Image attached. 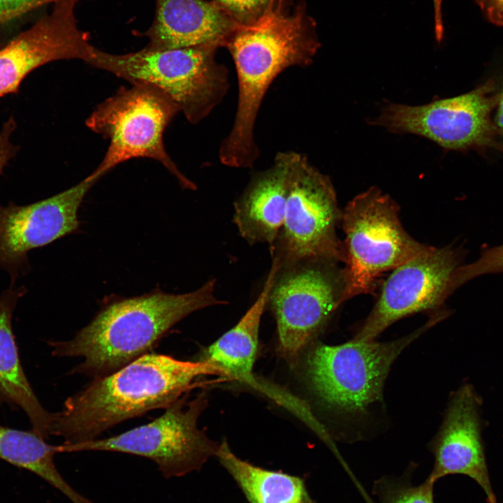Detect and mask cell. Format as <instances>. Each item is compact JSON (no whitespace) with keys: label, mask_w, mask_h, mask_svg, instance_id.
<instances>
[{"label":"cell","mask_w":503,"mask_h":503,"mask_svg":"<svg viewBox=\"0 0 503 503\" xmlns=\"http://www.w3.org/2000/svg\"><path fill=\"white\" fill-rule=\"evenodd\" d=\"M225 377L216 365L147 353L119 370L94 378L52 414L50 435L69 446L90 442L126 420L166 409L195 386L202 376Z\"/></svg>","instance_id":"cell-1"},{"label":"cell","mask_w":503,"mask_h":503,"mask_svg":"<svg viewBox=\"0 0 503 503\" xmlns=\"http://www.w3.org/2000/svg\"><path fill=\"white\" fill-rule=\"evenodd\" d=\"M448 316L440 311L411 333L394 341L351 340L340 345L316 343L306 360L309 386L323 405L344 414L363 413L380 400L391 367L402 351Z\"/></svg>","instance_id":"cell-5"},{"label":"cell","mask_w":503,"mask_h":503,"mask_svg":"<svg viewBox=\"0 0 503 503\" xmlns=\"http://www.w3.org/2000/svg\"><path fill=\"white\" fill-rule=\"evenodd\" d=\"M277 0H212L233 23L249 26L260 20Z\"/></svg>","instance_id":"cell-22"},{"label":"cell","mask_w":503,"mask_h":503,"mask_svg":"<svg viewBox=\"0 0 503 503\" xmlns=\"http://www.w3.org/2000/svg\"><path fill=\"white\" fill-rule=\"evenodd\" d=\"M219 45L207 44L177 49L143 48L113 54L94 48L86 62L130 82L154 86L168 95L188 122L207 117L226 94L228 73L216 61Z\"/></svg>","instance_id":"cell-4"},{"label":"cell","mask_w":503,"mask_h":503,"mask_svg":"<svg viewBox=\"0 0 503 503\" xmlns=\"http://www.w3.org/2000/svg\"><path fill=\"white\" fill-rule=\"evenodd\" d=\"M497 102L495 83L488 80L468 93L423 105H386L373 123L393 133L425 137L449 150L493 145L497 131L490 115Z\"/></svg>","instance_id":"cell-12"},{"label":"cell","mask_w":503,"mask_h":503,"mask_svg":"<svg viewBox=\"0 0 503 503\" xmlns=\"http://www.w3.org/2000/svg\"><path fill=\"white\" fill-rule=\"evenodd\" d=\"M16 126L15 120L10 117L3 123L0 131V175L17 152V146L11 141Z\"/></svg>","instance_id":"cell-25"},{"label":"cell","mask_w":503,"mask_h":503,"mask_svg":"<svg viewBox=\"0 0 503 503\" xmlns=\"http://www.w3.org/2000/svg\"><path fill=\"white\" fill-rule=\"evenodd\" d=\"M503 272V245L488 248L480 256L469 264H463L459 271V277L463 285L471 279L483 275Z\"/></svg>","instance_id":"cell-23"},{"label":"cell","mask_w":503,"mask_h":503,"mask_svg":"<svg viewBox=\"0 0 503 503\" xmlns=\"http://www.w3.org/2000/svg\"><path fill=\"white\" fill-rule=\"evenodd\" d=\"M178 112L173 101L154 86L136 83L119 88L85 121L89 129L109 140L94 170L105 175L128 160L147 158L163 165L183 189L196 190V184L180 170L163 143L165 130Z\"/></svg>","instance_id":"cell-6"},{"label":"cell","mask_w":503,"mask_h":503,"mask_svg":"<svg viewBox=\"0 0 503 503\" xmlns=\"http://www.w3.org/2000/svg\"><path fill=\"white\" fill-rule=\"evenodd\" d=\"M250 503H314L299 476L255 466L237 457L226 442L214 455Z\"/></svg>","instance_id":"cell-20"},{"label":"cell","mask_w":503,"mask_h":503,"mask_svg":"<svg viewBox=\"0 0 503 503\" xmlns=\"http://www.w3.org/2000/svg\"><path fill=\"white\" fill-rule=\"evenodd\" d=\"M461 252L452 246L429 249L391 271L368 316L353 340L373 341L395 321L423 312L441 311L460 285Z\"/></svg>","instance_id":"cell-11"},{"label":"cell","mask_w":503,"mask_h":503,"mask_svg":"<svg viewBox=\"0 0 503 503\" xmlns=\"http://www.w3.org/2000/svg\"><path fill=\"white\" fill-rule=\"evenodd\" d=\"M54 0H0V12L19 10L31 5H43Z\"/></svg>","instance_id":"cell-27"},{"label":"cell","mask_w":503,"mask_h":503,"mask_svg":"<svg viewBox=\"0 0 503 503\" xmlns=\"http://www.w3.org/2000/svg\"><path fill=\"white\" fill-rule=\"evenodd\" d=\"M276 270L277 265L272 263L257 299L232 328L207 348L204 358L218 366L226 377L253 388L258 380L253 374V367L258 351L260 323Z\"/></svg>","instance_id":"cell-19"},{"label":"cell","mask_w":503,"mask_h":503,"mask_svg":"<svg viewBox=\"0 0 503 503\" xmlns=\"http://www.w3.org/2000/svg\"><path fill=\"white\" fill-rule=\"evenodd\" d=\"M434 5V29L435 38L441 42L444 37V24L442 17V0H433Z\"/></svg>","instance_id":"cell-28"},{"label":"cell","mask_w":503,"mask_h":503,"mask_svg":"<svg viewBox=\"0 0 503 503\" xmlns=\"http://www.w3.org/2000/svg\"><path fill=\"white\" fill-rule=\"evenodd\" d=\"M216 279L185 293L155 291L111 302L66 341H49L57 357H81L72 374H109L149 353L176 323L191 313L227 301L215 296Z\"/></svg>","instance_id":"cell-3"},{"label":"cell","mask_w":503,"mask_h":503,"mask_svg":"<svg viewBox=\"0 0 503 503\" xmlns=\"http://www.w3.org/2000/svg\"><path fill=\"white\" fill-rule=\"evenodd\" d=\"M342 211L329 177L303 154L292 152L282 226L270 247L278 267L307 260L344 263L337 234Z\"/></svg>","instance_id":"cell-8"},{"label":"cell","mask_w":503,"mask_h":503,"mask_svg":"<svg viewBox=\"0 0 503 503\" xmlns=\"http://www.w3.org/2000/svg\"><path fill=\"white\" fill-rule=\"evenodd\" d=\"M24 293L23 287L10 286L0 296V402L22 410L31 430L47 439L52 414L41 404L26 377L12 328L13 311Z\"/></svg>","instance_id":"cell-18"},{"label":"cell","mask_w":503,"mask_h":503,"mask_svg":"<svg viewBox=\"0 0 503 503\" xmlns=\"http://www.w3.org/2000/svg\"><path fill=\"white\" fill-rule=\"evenodd\" d=\"M59 453V445L49 444L32 430L0 425V459L37 475L72 503H94L74 490L59 473L54 462Z\"/></svg>","instance_id":"cell-21"},{"label":"cell","mask_w":503,"mask_h":503,"mask_svg":"<svg viewBox=\"0 0 503 503\" xmlns=\"http://www.w3.org/2000/svg\"><path fill=\"white\" fill-rule=\"evenodd\" d=\"M155 17L145 33L144 48L163 50L214 44L223 46L239 26L212 1L204 0H156Z\"/></svg>","instance_id":"cell-16"},{"label":"cell","mask_w":503,"mask_h":503,"mask_svg":"<svg viewBox=\"0 0 503 503\" xmlns=\"http://www.w3.org/2000/svg\"><path fill=\"white\" fill-rule=\"evenodd\" d=\"M292 152H279L268 169L256 173L234 203L233 220L251 245L270 247L282 226Z\"/></svg>","instance_id":"cell-17"},{"label":"cell","mask_w":503,"mask_h":503,"mask_svg":"<svg viewBox=\"0 0 503 503\" xmlns=\"http://www.w3.org/2000/svg\"><path fill=\"white\" fill-rule=\"evenodd\" d=\"M93 171L77 184L27 205H0V268L16 277L28 265L27 254L73 233L78 210L89 191L103 177Z\"/></svg>","instance_id":"cell-13"},{"label":"cell","mask_w":503,"mask_h":503,"mask_svg":"<svg viewBox=\"0 0 503 503\" xmlns=\"http://www.w3.org/2000/svg\"><path fill=\"white\" fill-rule=\"evenodd\" d=\"M281 1H284V0H281Z\"/></svg>","instance_id":"cell-31"},{"label":"cell","mask_w":503,"mask_h":503,"mask_svg":"<svg viewBox=\"0 0 503 503\" xmlns=\"http://www.w3.org/2000/svg\"><path fill=\"white\" fill-rule=\"evenodd\" d=\"M497 111L493 122L497 133L503 134V84L497 89Z\"/></svg>","instance_id":"cell-29"},{"label":"cell","mask_w":503,"mask_h":503,"mask_svg":"<svg viewBox=\"0 0 503 503\" xmlns=\"http://www.w3.org/2000/svg\"><path fill=\"white\" fill-rule=\"evenodd\" d=\"M344 291L339 263L307 260L277 265L267 306L276 321L279 353L291 366L343 302Z\"/></svg>","instance_id":"cell-9"},{"label":"cell","mask_w":503,"mask_h":503,"mask_svg":"<svg viewBox=\"0 0 503 503\" xmlns=\"http://www.w3.org/2000/svg\"><path fill=\"white\" fill-rule=\"evenodd\" d=\"M206 404L207 399L203 394L191 401H187L184 395L150 423L108 438L69 446L62 444L60 451L132 454L152 460L166 479L185 476L199 470L210 456L215 455L219 446L197 425Z\"/></svg>","instance_id":"cell-10"},{"label":"cell","mask_w":503,"mask_h":503,"mask_svg":"<svg viewBox=\"0 0 503 503\" xmlns=\"http://www.w3.org/2000/svg\"><path fill=\"white\" fill-rule=\"evenodd\" d=\"M433 484L429 478L417 486L405 487L396 491L388 503H434Z\"/></svg>","instance_id":"cell-24"},{"label":"cell","mask_w":503,"mask_h":503,"mask_svg":"<svg viewBox=\"0 0 503 503\" xmlns=\"http://www.w3.org/2000/svg\"><path fill=\"white\" fill-rule=\"evenodd\" d=\"M344 233L343 302L371 293L377 279L431 246L414 239L404 228L399 207L373 187L358 194L342 211Z\"/></svg>","instance_id":"cell-7"},{"label":"cell","mask_w":503,"mask_h":503,"mask_svg":"<svg viewBox=\"0 0 503 503\" xmlns=\"http://www.w3.org/2000/svg\"><path fill=\"white\" fill-rule=\"evenodd\" d=\"M481 404L471 384H465L453 393L433 442L435 462L428 478L435 483L446 475L468 476L482 488L489 503H497L482 441Z\"/></svg>","instance_id":"cell-15"},{"label":"cell","mask_w":503,"mask_h":503,"mask_svg":"<svg viewBox=\"0 0 503 503\" xmlns=\"http://www.w3.org/2000/svg\"><path fill=\"white\" fill-rule=\"evenodd\" d=\"M39 6H41L31 5L16 10L0 12V26Z\"/></svg>","instance_id":"cell-30"},{"label":"cell","mask_w":503,"mask_h":503,"mask_svg":"<svg viewBox=\"0 0 503 503\" xmlns=\"http://www.w3.org/2000/svg\"><path fill=\"white\" fill-rule=\"evenodd\" d=\"M78 0H54L50 13L0 48V98L17 93L33 71L59 60L85 63L94 48L75 17Z\"/></svg>","instance_id":"cell-14"},{"label":"cell","mask_w":503,"mask_h":503,"mask_svg":"<svg viewBox=\"0 0 503 503\" xmlns=\"http://www.w3.org/2000/svg\"><path fill=\"white\" fill-rule=\"evenodd\" d=\"M488 20L503 27V0H476Z\"/></svg>","instance_id":"cell-26"},{"label":"cell","mask_w":503,"mask_h":503,"mask_svg":"<svg viewBox=\"0 0 503 503\" xmlns=\"http://www.w3.org/2000/svg\"><path fill=\"white\" fill-rule=\"evenodd\" d=\"M320 45L301 14L280 9L230 34L223 46L235 64L238 98L233 126L219 151L222 164L238 168L254 165L259 154L254 125L266 92L284 70L310 64Z\"/></svg>","instance_id":"cell-2"}]
</instances>
